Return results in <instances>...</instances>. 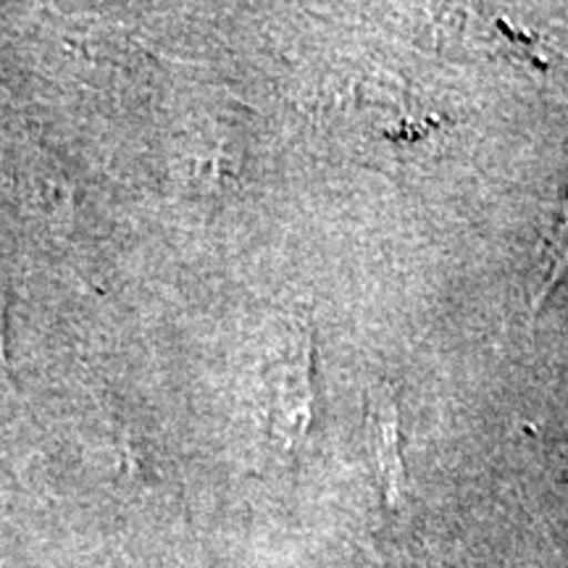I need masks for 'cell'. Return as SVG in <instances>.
I'll return each mask as SVG.
<instances>
[{
	"label": "cell",
	"instance_id": "1",
	"mask_svg": "<svg viewBox=\"0 0 568 568\" xmlns=\"http://www.w3.org/2000/svg\"><path fill=\"white\" fill-rule=\"evenodd\" d=\"M372 432L376 439V453H379L382 471H385L387 485L400 479V458H397V418L395 408L389 403H379V406H372Z\"/></svg>",
	"mask_w": 568,
	"mask_h": 568
},
{
	"label": "cell",
	"instance_id": "2",
	"mask_svg": "<svg viewBox=\"0 0 568 568\" xmlns=\"http://www.w3.org/2000/svg\"><path fill=\"white\" fill-rule=\"evenodd\" d=\"M6 297H3V282H0V358L6 355Z\"/></svg>",
	"mask_w": 568,
	"mask_h": 568
}]
</instances>
